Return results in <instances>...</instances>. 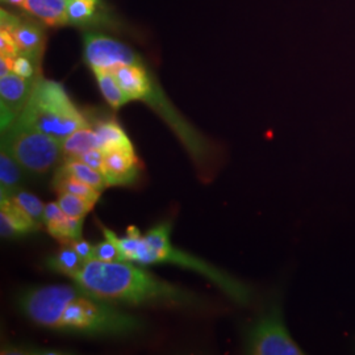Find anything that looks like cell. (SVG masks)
<instances>
[{"instance_id": "6da1fadb", "label": "cell", "mask_w": 355, "mask_h": 355, "mask_svg": "<svg viewBox=\"0 0 355 355\" xmlns=\"http://www.w3.org/2000/svg\"><path fill=\"white\" fill-rule=\"evenodd\" d=\"M74 284L91 296L111 303L130 305H196L192 292L161 279L132 262L91 259L73 278Z\"/></svg>"}, {"instance_id": "7a4b0ae2", "label": "cell", "mask_w": 355, "mask_h": 355, "mask_svg": "<svg viewBox=\"0 0 355 355\" xmlns=\"http://www.w3.org/2000/svg\"><path fill=\"white\" fill-rule=\"evenodd\" d=\"M171 229L173 227L170 223H162L148 230L142 237L140 246L130 262L144 266L173 263L183 268H189L214 282L234 303L240 305L252 304L253 290L248 284L203 259L174 248L170 241Z\"/></svg>"}, {"instance_id": "3957f363", "label": "cell", "mask_w": 355, "mask_h": 355, "mask_svg": "<svg viewBox=\"0 0 355 355\" xmlns=\"http://www.w3.org/2000/svg\"><path fill=\"white\" fill-rule=\"evenodd\" d=\"M17 120L61 142L78 129L89 125L64 86L42 76L36 80L26 110Z\"/></svg>"}, {"instance_id": "277c9868", "label": "cell", "mask_w": 355, "mask_h": 355, "mask_svg": "<svg viewBox=\"0 0 355 355\" xmlns=\"http://www.w3.org/2000/svg\"><path fill=\"white\" fill-rule=\"evenodd\" d=\"M144 329L140 318L117 309L111 302L94 297L87 292L66 306L60 331L86 336H129Z\"/></svg>"}, {"instance_id": "5b68a950", "label": "cell", "mask_w": 355, "mask_h": 355, "mask_svg": "<svg viewBox=\"0 0 355 355\" xmlns=\"http://www.w3.org/2000/svg\"><path fill=\"white\" fill-rule=\"evenodd\" d=\"M1 149L7 150L26 171L45 175L64 157L62 142L21 120L1 133Z\"/></svg>"}, {"instance_id": "8992f818", "label": "cell", "mask_w": 355, "mask_h": 355, "mask_svg": "<svg viewBox=\"0 0 355 355\" xmlns=\"http://www.w3.org/2000/svg\"><path fill=\"white\" fill-rule=\"evenodd\" d=\"M243 349L252 355L303 354L287 329L278 304L267 308L245 329Z\"/></svg>"}, {"instance_id": "52a82bcc", "label": "cell", "mask_w": 355, "mask_h": 355, "mask_svg": "<svg viewBox=\"0 0 355 355\" xmlns=\"http://www.w3.org/2000/svg\"><path fill=\"white\" fill-rule=\"evenodd\" d=\"M83 293L86 292L76 284L45 286L23 292L17 299V304L26 318L35 324L58 330L66 306Z\"/></svg>"}, {"instance_id": "ba28073f", "label": "cell", "mask_w": 355, "mask_h": 355, "mask_svg": "<svg viewBox=\"0 0 355 355\" xmlns=\"http://www.w3.org/2000/svg\"><path fill=\"white\" fill-rule=\"evenodd\" d=\"M83 58L92 73H114L121 66L142 62L140 55L125 44L102 33L91 32L83 35Z\"/></svg>"}, {"instance_id": "9c48e42d", "label": "cell", "mask_w": 355, "mask_h": 355, "mask_svg": "<svg viewBox=\"0 0 355 355\" xmlns=\"http://www.w3.org/2000/svg\"><path fill=\"white\" fill-rule=\"evenodd\" d=\"M37 79H26L15 73L0 76L1 133L12 127L15 121L23 114Z\"/></svg>"}, {"instance_id": "30bf717a", "label": "cell", "mask_w": 355, "mask_h": 355, "mask_svg": "<svg viewBox=\"0 0 355 355\" xmlns=\"http://www.w3.org/2000/svg\"><path fill=\"white\" fill-rule=\"evenodd\" d=\"M0 28L7 29L12 35L20 54H24L35 64L41 66L46 45V35L42 26L32 20H26L10 11L1 10Z\"/></svg>"}, {"instance_id": "8fae6325", "label": "cell", "mask_w": 355, "mask_h": 355, "mask_svg": "<svg viewBox=\"0 0 355 355\" xmlns=\"http://www.w3.org/2000/svg\"><path fill=\"white\" fill-rule=\"evenodd\" d=\"M140 159L133 148H116L104 152L102 174L107 187L129 186L140 177Z\"/></svg>"}, {"instance_id": "7c38bea8", "label": "cell", "mask_w": 355, "mask_h": 355, "mask_svg": "<svg viewBox=\"0 0 355 355\" xmlns=\"http://www.w3.org/2000/svg\"><path fill=\"white\" fill-rule=\"evenodd\" d=\"M41 228L12 199H0V234L4 239L26 236Z\"/></svg>"}, {"instance_id": "4fadbf2b", "label": "cell", "mask_w": 355, "mask_h": 355, "mask_svg": "<svg viewBox=\"0 0 355 355\" xmlns=\"http://www.w3.org/2000/svg\"><path fill=\"white\" fill-rule=\"evenodd\" d=\"M120 87L127 94L129 101H142L154 85L152 74L144 66V62L137 64H125L119 67L114 73Z\"/></svg>"}, {"instance_id": "5bb4252c", "label": "cell", "mask_w": 355, "mask_h": 355, "mask_svg": "<svg viewBox=\"0 0 355 355\" xmlns=\"http://www.w3.org/2000/svg\"><path fill=\"white\" fill-rule=\"evenodd\" d=\"M67 0H26V11L46 26H67Z\"/></svg>"}, {"instance_id": "9a60e30c", "label": "cell", "mask_w": 355, "mask_h": 355, "mask_svg": "<svg viewBox=\"0 0 355 355\" xmlns=\"http://www.w3.org/2000/svg\"><path fill=\"white\" fill-rule=\"evenodd\" d=\"M23 166L7 150L0 152V199L12 198L21 191Z\"/></svg>"}, {"instance_id": "2e32d148", "label": "cell", "mask_w": 355, "mask_h": 355, "mask_svg": "<svg viewBox=\"0 0 355 355\" xmlns=\"http://www.w3.org/2000/svg\"><path fill=\"white\" fill-rule=\"evenodd\" d=\"M99 148L98 135L94 128L83 127L62 141L64 159H78L82 154Z\"/></svg>"}, {"instance_id": "e0dca14e", "label": "cell", "mask_w": 355, "mask_h": 355, "mask_svg": "<svg viewBox=\"0 0 355 355\" xmlns=\"http://www.w3.org/2000/svg\"><path fill=\"white\" fill-rule=\"evenodd\" d=\"M94 129L98 135L99 148L103 152L116 148H133L127 133L114 119L101 120L94 125Z\"/></svg>"}, {"instance_id": "ac0fdd59", "label": "cell", "mask_w": 355, "mask_h": 355, "mask_svg": "<svg viewBox=\"0 0 355 355\" xmlns=\"http://www.w3.org/2000/svg\"><path fill=\"white\" fill-rule=\"evenodd\" d=\"M83 265L85 262L78 255L71 243H66L58 253L53 254L45 261V266L48 270L66 275L71 279L79 272Z\"/></svg>"}, {"instance_id": "d6986e66", "label": "cell", "mask_w": 355, "mask_h": 355, "mask_svg": "<svg viewBox=\"0 0 355 355\" xmlns=\"http://www.w3.org/2000/svg\"><path fill=\"white\" fill-rule=\"evenodd\" d=\"M53 189L57 191V193H73L92 202H98L102 196V192L64 173L61 168L55 171V175L53 178Z\"/></svg>"}, {"instance_id": "ffe728a7", "label": "cell", "mask_w": 355, "mask_h": 355, "mask_svg": "<svg viewBox=\"0 0 355 355\" xmlns=\"http://www.w3.org/2000/svg\"><path fill=\"white\" fill-rule=\"evenodd\" d=\"M83 221L85 217L82 218H74L69 217L64 214L57 220H53L45 224L48 233L55 240L66 243H73L82 239V230H83Z\"/></svg>"}, {"instance_id": "44dd1931", "label": "cell", "mask_w": 355, "mask_h": 355, "mask_svg": "<svg viewBox=\"0 0 355 355\" xmlns=\"http://www.w3.org/2000/svg\"><path fill=\"white\" fill-rule=\"evenodd\" d=\"M60 168L64 173L82 180L83 183L94 187L99 192H103L107 189V183L103 177L102 171L86 165L80 159H64V165L61 166Z\"/></svg>"}, {"instance_id": "7402d4cb", "label": "cell", "mask_w": 355, "mask_h": 355, "mask_svg": "<svg viewBox=\"0 0 355 355\" xmlns=\"http://www.w3.org/2000/svg\"><path fill=\"white\" fill-rule=\"evenodd\" d=\"M94 74L105 102L108 103L114 110H119L124 107L127 103L130 102L127 94L120 87L114 74L108 71H96Z\"/></svg>"}, {"instance_id": "603a6c76", "label": "cell", "mask_w": 355, "mask_h": 355, "mask_svg": "<svg viewBox=\"0 0 355 355\" xmlns=\"http://www.w3.org/2000/svg\"><path fill=\"white\" fill-rule=\"evenodd\" d=\"M101 0H67V26L89 24L98 12Z\"/></svg>"}, {"instance_id": "cb8c5ba5", "label": "cell", "mask_w": 355, "mask_h": 355, "mask_svg": "<svg viewBox=\"0 0 355 355\" xmlns=\"http://www.w3.org/2000/svg\"><path fill=\"white\" fill-rule=\"evenodd\" d=\"M58 204L69 217L82 218V217H86L87 214H89V211H92L96 202H92L73 193H60Z\"/></svg>"}, {"instance_id": "d4e9b609", "label": "cell", "mask_w": 355, "mask_h": 355, "mask_svg": "<svg viewBox=\"0 0 355 355\" xmlns=\"http://www.w3.org/2000/svg\"><path fill=\"white\" fill-rule=\"evenodd\" d=\"M10 199V198H8ZM13 202L17 204L21 209H24L28 215L31 216L38 225L41 227L44 224V212H45V204L38 199L36 195L26 192V191H19L15 193L12 198Z\"/></svg>"}, {"instance_id": "484cf974", "label": "cell", "mask_w": 355, "mask_h": 355, "mask_svg": "<svg viewBox=\"0 0 355 355\" xmlns=\"http://www.w3.org/2000/svg\"><path fill=\"white\" fill-rule=\"evenodd\" d=\"M12 73L26 79H37L41 76V66L35 64L24 54H19L12 61Z\"/></svg>"}, {"instance_id": "4316f807", "label": "cell", "mask_w": 355, "mask_h": 355, "mask_svg": "<svg viewBox=\"0 0 355 355\" xmlns=\"http://www.w3.org/2000/svg\"><path fill=\"white\" fill-rule=\"evenodd\" d=\"M94 259L103 261V262H116V261H120V253L114 242L105 239L104 241L95 245Z\"/></svg>"}, {"instance_id": "83f0119b", "label": "cell", "mask_w": 355, "mask_h": 355, "mask_svg": "<svg viewBox=\"0 0 355 355\" xmlns=\"http://www.w3.org/2000/svg\"><path fill=\"white\" fill-rule=\"evenodd\" d=\"M19 54L20 51L12 35L7 29L0 28V57L15 60Z\"/></svg>"}, {"instance_id": "f1b7e54d", "label": "cell", "mask_w": 355, "mask_h": 355, "mask_svg": "<svg viewBox=\"0 0 355 355\" xmlns=\"http://www.w3.org/2000/svg\"><path fill=\"white\" fill-rule=\"evenodd\" d=\"M78 159H80L86 165L91 166V167L102 171L103 162H104V152H103L101 148H95V149H91L89 152L82 154Z\"/></svg>"}, {"instance_id": "f546056e", "label": "cell", "mask_w": 355, "mask_h": 355, "mask_svg": "<svg viewBox=\"0 0 355 355\" xmlns=\"http://www.w3.org/2000/svg\"><path fill=\"white\" fill-rule=\"evenodd\" d=\"M71 245H73V248L76 249V253L82 258V261H83L85 263L91 261V259H94L95 246L91 245L89 242L85 241V240L80 239V240H78V241L73 242Z\"/></svg>"}, {"instance_id": "4dcf8cb0", "label": "cell", "mask_w": 355, "mask_h": 355, "mask_svg": "<svg viewBox=\"0 0 355 355\" xmlns=\"http://www.w3.org/2000/svg\"><path fill=\"white\" fill-rule=\"evenodd\" d=\"M4 3L13 6L16 8H20V10H24L26 11V0H3Z\"/></svg>"}]
</instances>
